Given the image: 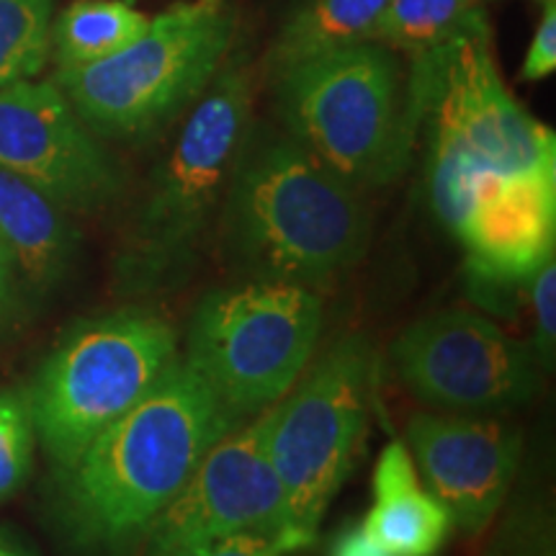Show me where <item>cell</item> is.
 <instances>
[{
    "instance_id": "cell-24",
    "label": "cell",
    "mask_w": 556,
    "mask_h": 556,
    "mask_svg": "<svg viewBox=\"0 0 556 556\" xmlns=\"http://www.w3.org/2000/svg\"><path fill=\"white\" fill-rule=\"evenodd\" d=\"M556 70V3L554 0H544V13L533 34L531 47L520 67V78L528 83H536L548 78Z\"/></svg>"
},
{
    "instance_id": "cell-9",
    "label": "cell",
    "mask_w": 556,
    "mask_h": 556,
    "mask_svg": "<svg viewBox=\"0 0 556 556\" xmlns=\"http://www.w3.org/2000/svg\"><path fill=\"white\" fill-rule=\"evenodd\" d=\"M371 389L374 351L353 332L336 340L266 409L268 454L287 492L291 523L312 539L364 443Z\"/></svg>"
},
{
    "instance_id": "cell-1",
    "label": "cell",
    "mask_w": 556,
    "mask_h": 556,
    "mask_svg": "<svg viewBox=\"0 0 556 556\" xmlns=\"http://www.w3.org/2000/svg\"><path fill=\"white\" fill-rule=\"evenodd\" d=\"M238 426L206 381L178 358L127 415L60 475L58 510L83 552L127 556L193 475L201 456Z\"/></svg>"
},
{
    "instance_id": "cell-8",
    "label": "cell",
    "mask_w": 556,
    "mask_h": 556,
    "mask_svg": "<svg viewBox=\"0 0 556 556\" xmlns=\"http://www.w3.org/2000/svg\"><path fill=\"white\" fill-rule=\"evenodd\" d=\"M319 330L323 299L315 289L242 278L201 296L184 361L242 422L296 384L315 356Z\"/></svg>"
},
{
    "instance_id": "cell-4",
    "label": "cell",
    "mask_w": 556,
    "mask_h": 556,
    "mask_svg": "<svg viewBox=\"0 0 556 556\" xmlns=\"http://www.w3.org/2000/svg\"><path fill=\"white\" fill-rule=\"evenodd\" d=\"M407 90L417 124L430 122V204L451 232L482 176H513L556 163L554 131L505 88L490 34L417 54Z\"/></svg>"
},
{
    "instance_id": "cell-15",
    "label": "cell",
    "mask_w": 556,
    "mask_h": 556,
    "mask_svg": "<svg viewBox=\"0 0 556 556\" xmlns=\"http://www.w3.org/2000/svg\"><path fill=\"white\" fill-rule=\"evenodd\" d=\"M361 526L389 556H435L454 526L446 507L420 484L415 458L402 441L381 451L374 505Z\"/></svg>"
},
{
    "instance_id": "cell-25",
    "label": "cell",
    "mask_w": 556,
    "mask_h": 556,
    "mask_svg": "<svg viewBox=\"0 0 556 556\" xmlns=\"http://www.w3.org/2000/svg\"><path fill=\"white\" fill-rule=\"evenodd\" d=\"M330 556H389L377 541L364 531V526H351L336 539Z\"/></svg>"
},
{
    "instance_id": "cell-14",
    "label": "cell",
    "mask_w": 556,
    "mask_h": 556,
    "mask_svg": "<svg viewBox=\"0 0 556 556\" xmlns=\"http://www.w3.org/2000/svg\"><path fill=\"white\" fill-rule=\"evenodd\" d=\"M454 235L477 289L505 291L528 281L554 258L556 163L479 178Z\"/></svg>"
},
{
    "instance_id": "cell-17",
    "label": "cell",
    "mask_w": 556,
    "mask_h": 556,
    "mask_svg": "<svg viewBox=\"0 0 556 556\" xmlns=\"http://www.w3.org/2000/svg\"><path fill=\"white\" fill-rule=\"evenodd\" d=\"M389 0H304L276 34L270 75L299 62L374 41Z\"/></svg>"
},
{
    "instance_id": "cell-16",
    "label": "cell",
    "mask_w": 556,
    "mask_h": 556,
    "mask_svg": "<svg viewBox=\"0 0 556 556\" xmlns=\"http://www.w3.org/2000/svg\"><path fill=\"white\" fill-rule=\"evenodd\" d=\"M0 240L31 287L50 289L78 255L70 212L16 173L0 168Z\"/></svg>"
},
{
    "instance_id": "cell-26",
    "label": "cell",
    "mask_w": 556,
    "mask_h": 556,
    "mask_svg": "<svg viewBox=\"0 0 556 556\" xmlns=\"http://www.w3.org/2000/svg\"><path fill=\"white\" fill-rule=\"evenodd\" d=\"M13 304H16V268H13L9 250L0 240V323L9 319Z\"/></svg>"
},
{
    "instance_id": "cell-20",
    "label": "cell",
    "mask_w": 556,
    "mask_h": 556,
    "mask_svg": "<svg viewBox=\"0 0 556 556\" xmlns=\"http://www.w3.org/2000/svg\"><path fill=\"white\" fill-rule=\"evenodd\" d=\"M52 52V0H0V88L34 80Z\"/></svg>"
},
{
    "instance_id": "cell-27",
    "label": "cell",
    "mask_w": 556,
    "mask_h": 556,
    "mask_svg": "<svg viewBox=\"0 0 556 556\" xmlns=\"http://www.w3.org/2000/svg\"><path fill=\"white\" fill-rule=\"evenodd\" d=\"M0 556H29L24 548H18L16 544H9L5 539H0Z\"/></svg>"
},
{
    "instance_id": "cell-13",
    "label": "cell",
    "mask_w": 556,
    "mask_h": 556,
    "mask_svg": "<svg viewBox=\"0 0 556 556\" xmlns=\"http://www.w3.org/2000/svg\"><path fill=\"white\" fill-rule=\"evenodd\" d=\"M407 448L422 482L469 536L482 533L516 482L523 433L505 420L462 413H417Z\"/></svg>"
},
{
    "instance_id": "cell-12",
    "label": "cell",
    "mask_w": 556,
    "mask_h": 556,
    "mask_svg": "<svg viewBox=\"0 0 556 556\" xmlns=\"http://www.w3.org/2000/svg\"><path fill=\"white\" fill-rule=\"evenodd\" d=\"M0 168L67 212H96L122 191V173L54 80L0 88Z\"/></svg>"
},
{
    "instance_id": "cell-10",
    "label": "cell",
    "mask_w": 556,
    "mask_h": 556,
    "mask_svg": "<svg viewBox=\"0 0 556 556\" xmlns=\"http://www.w3.org/2000/svg\"><path fill=\"white\" fill-rule=\"evenodd\" d=\"M392 364L417 400L462 415L523 407L541 381L531 345L464 309H443L409 325L394 340Z\"/></svg>"
},
{
    "instance_id": "cell-3",
    "label": "cell",
    "mask_w": 556,
    "mask_h": 556,
    "mask_svg": "<svg viewBox=\"0 0 556 556\" xmlns=\"http://www.w3.org/2000/svg\"><path fill=\"white\" fill-rule=\"evenodd\" d=\"M250 109L253 75L245 60H229L189 109L139 199L116 258V276L131 294H160L189 278L225 201Z\"/></svg>"
},
{
    "instance_id": "cell-18",
    "label": "cell",
    "mask_w": 556,
    "mask_h": 556,
    "mask_svg": "<svg viewBox=\"0 0 556 556\" xmlns=\"http://www.w3.org/2000/svg\"><path fill=\"white\" fill-rule=\"evenodd\" d=\"M475 34H490L482 0H389L374 41L417 58Z\"/></svg>"
},
{
    "instance_id": "cell-2",
    "label": "cell",
    "mask_w": 556,
    "mask_h": 556,
    "mask_svg": "<svg viewBox=\"0 0 556 556\" xmlns=\"http://www.w3.org/2000/svg\"><path fill=\"white\" fill-rule=\"evenodd\" d=\"M371 212L287 131L250 127L222 201V242L245 278L317 289L364 258Z\"/></svg>"
},
{
    "instance_id": "cell-21",
    "label": "cell",
    "mask_w": 556,
    "mask_h": 556,
    "mask_svg": "<svg viewBox=\"0 0 556 556\" xmlns=\"http://www.w3.org/2000/svg\"><path fill=\"white\" fill-rule=\"evenodd\" d=\"M34 438L26 397L0 392V500L11 497L29 477Z\"/></svg>"
},
{
    "instance_id": "cell-11",
    "label": "cell",
    "mask_w": 556,
    "mask_h": 556,
    "mask_svg": "<svg viewBox=\"0 0 556 556\" xmlns=\"http://www.w3.org/2000/svg\"><path fill=\"white\" fill-rule=\"evenodd\" d=\"M266 433V413L227 430L201 456L193 475L150 528L144 546L201 544L248 533H302L291 523L287 492L270 462Z\"/></svg>"
},
{
    "instance_id": "cell-7",
    "label": "cell",
    "mask_w": 556,
    "mask_h": 556,
    "mask_svg": "<svg viewBox=\"0 0 556 556\" xmlns=\"http://www.w3.org/2000/svg\"><path fill=\"white\" fill-rule=\"evenodd\" d=\"M176 361V330L152 309L127 307L70 330L26 394L34 433L58 471L148 397Z\"/></svg>"
},
{
    "instance_id": "cell-23",
    "label": "cell",
    "mask_w": 556,
    "mask_h": 556,
    "mask_svg": "<svg viewBox=\"0 0 556 556\" xmlns=\"http://www.w3.org/2000/svg\"><path fill=\"white\" fill-rule=\"evenodd\" d=\"M531 307L533 323H536V338H533V351L541 368L554 366V345H556V266L554 258L546 261L536 274L531 276Z\"/></svg>"
},
{
    "instance_id": "cell-22",
    "label": "cell",
    "mask_w": 556,
    "mask_h": 556,
    "mask_svg": "<svg viewBox=\"0 0 556 556\" xmlns=\"http://www.w3.org/2000/svg\"><path fill=\"white\" fill-rule=\"evenodd\" d=\"M312 541L302 533H287V536H229L217 541H201V544H178L148 548V556H294L302 548L312 546Z\"/></svg>"
},
{
    "instance_id": "cell-19",
    "label": "cell",
    "mask_w": 556,
    "mask_h": 556,
    "mask_svg": "<svg viewBox=\"0 0 556 556\" xmlns=\"http://www.w3.org/2000/svg\"><path fill=\"white\" fill-rule=\"evenodd\" d=\"M150 16L127 0H78L52 21L58 67H80L122 52L148 29Z\"/></svg>"
},
{
    "instance_id": "cell-5",
    "label": "cell",
    "mask_w": 556,
    "mask_h": 556,
    "mask_svg": "<svg viewBox=\"0 0 556 556\" xmlns=\"http://www.w3.org/2000/svg\"><path fill=\"white\" fill-rule=\"evenodd\" d=\"M270 78L283 131L348 184L379 189L405 173L420 124L397 52L366 41Z\"/></svg>"
},
{
    "instance_id": "cell-6",
    "label": "cell",
    "mask_w": 556,
    "mask_h": 556,
    "mask_svg": "<svg viewBox=\"0 0 556 556\" xmlns=\"http://www.w3.org/2000/svg\"><path fill=\"white\" fill-rule=\"evenodd\" d=\"M232 0H180L150 18L122 52L58 67L54 83L96 135L142 139L189 111L232 50Z\"/></svg>"
}]
</instances>
